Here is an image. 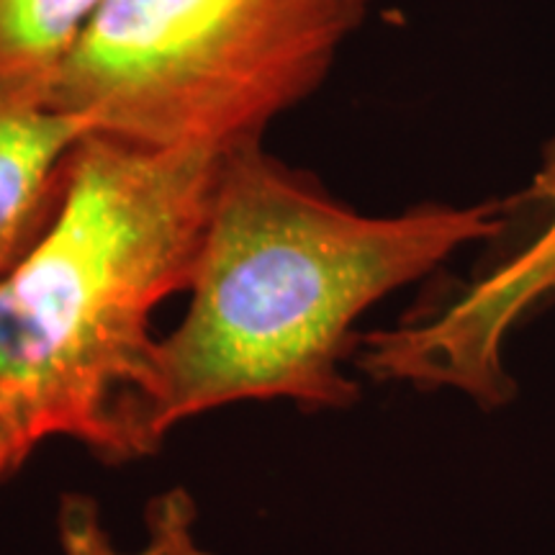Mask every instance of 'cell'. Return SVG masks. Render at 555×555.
<instances>
[{
  "label": "cell",
  "mask_w": 555,
  "mask_h": 555,
  "mask_svg": "<svg viewBox=\"0 0 555 555\" xmlns=\"http://www.w3.org/2000/svg\"><path fill=\"white\" fill-rule=\"evenodd\" d=\"M519 204H547L553 217L530 245L457 288L448 301L391 330L360 335L356 363L376 380L416 388H455L483 409L515 397L502 350L506 337L555 296V142Z\"/></svg>",
  "instance_id": "4"
},
{
  "label": "cell",
  "mask_w": 555,
  "mask_h": 555,
  "mask_svg": "<svg viewBox=\"0 0 555 555\" xmlns=\"http://www.w3.org/2000/svg\"><path fill=\"white\" fill-rule=\"evenodd\" d=\"M371 0H103L47 106L155 150L262 142L311 99Z\"/></svg>",
  "instance_id": "3"
},
{
  "label": "cell",
  "mask_w": 555,
  "mask_h": 555,
  "mask_svg": "<svg viewBox=\"0 0 555 555\" xmlns=\"http://www.w3.org/2000/svg\"><path fill=\"white\" fill-rule=\"evenodd\" d=\"M90 131L50 106H0V283L57 219L73 152Z\"/></svg>",
  "instance_id": "5"
},
{
  "label": "cell",
  "mask_w": 555,
  "mask_h": 555,
  "mask_svg": "<svg viewBox=\"0 0 555 555\" xmlns=\"http://www.w3.org/2000/svg\"><path fill=\"white\" fill-rule=\"evenodd\" d=\"M103 0H0V106H47L54 75Z\"/></svg>",
  "instance_id": "6"
},
{
  "label": "cell",
  "mask_w": 555,
  "mask_h": 555,
  "mask_svg": "<svg viewBox=\"0 0 555 555\" xmlns=\"http://www.w3.org/2000/svg\"><path fill=\"white\" fill-rule=\"evenodd\" d=\"M221 157L80 139L57 219L0 283V486L52 437L152 455V314L191 288Z\"/></svg>",
  "instance_id": "2"
},
{
  "label": "cell",
  "mask_w": 555,
  "mask_h": 555,
  "mask_svg": "<svg viewBox=\"0 0 555 555\" xmlns=\"http://www.w3.org/2000/svg\"><path fill=\"white\" fill-rule=\"evenodd\" d=\"M519 201L416 204L388 217L352 208L262 142L221 157L183 322L157 339L144 440L249 399L304 412L347 409L360 386L358 319L474 242L494 240Z\"/></svg>",
  "instance_id": "1"
}]
</instances>
